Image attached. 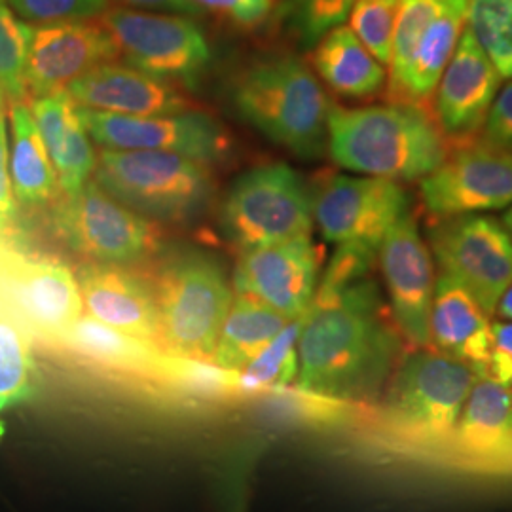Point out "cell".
Wrapping results in <instances>:
<instances>
[{"instance_id": "obj_1", "label": "cell", "mask_w": 512, "mask_h": 512, "mask_svg": "<svg viewBox=\"0 0 512 512\" xmlns=\"http://www.w3.org/2000/svg\"><path fill=\"white\" fill-rule=\"evenodd\" d=\"M404 344L370 275L346 285L319 283L302 317L296 385L327 401H374L403 359Z\"/></svg>"}, {"instance_id": "obj_2", "label": "cell", "mask_w": 512, "mask_h": 512, "mask_svg": "<svg viewBox=\"0 0 512 512\" xmlns=\"http://www.w3.org/2000/svg\"><path fill=\"white\" fill-rule=\"evenodd\" d=\"M327 148L334 164L395 183L425 179L450 154L435 116L412 105H332Z\"/></svg>"}, {"instance_id": "obj_3", "label": "cell", "mask_w": 512, "mask_h": 512, "mask_svg": "<svg viewBox=\"0 0 512 512\" xmlns=\"http://www.w3.org/2000/svg\"><path fill=\"white\" fill-rule=\"evenodd\" d=\"M232 101L239 116L277 147L304 160L323 156L332 103L300 57L258 59L239 74Z\"/></svg>"}, {"instance_id": "obj_4", "label": "cell", "mask_w": 512, "mask_h": 512, "mask_svg": "<svg viewBox=\"0 0 512 512\" xmlns=\"http://www.w3.org/2000/svg\"><path fill=\"white\" fill-rule=\"evenodd\" d=\"M476 380L473 366L439 349H406L387 384V439L408 450L446 452Z\"/></svg>"}, {"instance_id": "obj_5", "label": "cell", "mask_w": 512, "mask_h": 512, "mask_svg": "<svg viewBox=\"0 0 512 512\" xmlns=\"http://www.w3.org/2000/svg\"><path fill=\"white\" fill-rule=\"evenodd\" d=\"M160 348L169 355L211 361L234 291L219 264L200 253L173 256L150 277Z\"/></svg>"}, {"instance_id": "obj_6", "label": "cell", "mask_w": 512, "mask_h": 512, "mask_svg": "<svg viewBox=\"0 0 512 512\" xmlns=\"http://www.w3.org/2000/svg\"><path fill=\"white\" fill-rule=\"evenodd\" d=\"M93 175L131 211L167 222L196 217L213 192L205 164L173 152L103 148Z\"/></svg>"}, {"instance_id": "obj_7", "label": "cell", "mask_w": 512, "mask_h": 512, "mask_svg": "<svg viewBox=\"0 0 512 512\" xmlns=\"http://www.w3.org/2000/svg\"><path fill=\"white\" fill-rule=\"evenodd\" d=\"M220 232L239 251L310 236L311 192L291 165L241 173L220 207Z\"/></svg>"}, {"instance_id": "obj_8", "label": "cell", "mask_w": 512, "mask_h": 512, "mask_svg": "<svg viewBox=\"0 0 512 512\" xmlns=\"http://www.w3.org/2000/svg\"><path fill=\"white\" fill-rule=\"evenodd\" d=\"M52 222L55 234L88 262L126 266L158 253L162 245L152 220L131 211L92 179L73 196H59Z\"/></svg>"}, {"instance_id": "obj_9", "label": "cell", "mask_w": 512, "mask_h": 512, "mask_svg": "<svg viewBox=\"0 0 512 512\" xmlns=\"http://www.w3.org/2000/svg\"><path fill=\"white\" fill-rule=\"evenodd\" d=\"M101 25L128 65L165 80L194 82L211 61L202 27L179 14H150L112 8Z\"/></svg>"}, {"instance_id": "obj_10", "label": "cell", "mask_w": 512, "mask_h": 512, "mask_svg": "<svg viewBox=\"0 0 512 512\" xmlns=\"http://www.w3.org/2000/svg\"><path fill=\"white\" fill-rule=\"evenodd\" d=\"M429 249L442 274L454 277L488 315L512 283V239L503 222L488 215L439 219Z\"/></svg>"}, {"instance_id": "obj_11", "label": "cell", "mask_w": 512, "mask_h": 512, "mask_svg": "<svg viewBox=\"0 0 512 512\" xmlns=\"http://www.w3.org/2000/svg\"><path fill=\"white\" fill-rule=\"evenodd\" d=\"M410 200L401 183L380 177L330 173L311 190V213L329 243H363L380 249L387 232L408 215Z\"/></svg>"}, {"instance_id": "obj_12", "label": "cell", "mask_w": 512, "mask_h": 512, "mask_svg": "<svg viewBox=\"0 0 512 512\" xmlns=\"http://www.w3.org/2000/svg\"><path fill=\"white\" fill-rule=\"evenodd\" d=\"M82 126L101 148L173 152L198 162H215L230 150V137L205 112L126 116L78 107Z\"/></svg>"}, {"instance_id": "obj_13", "label": "cell", "mask_w": 512, "mask_h": 512, "mask_svg": "<svg viewBox=\"0 0 512 512\" xmlns=\"http://www.w3.org/2000/svg\"><path fill=\"white\" fill-rule=\"evenodd\" d=\"M421 200L437 220L511 207V152L488 141L463 143L421 181Z\"/></svg>"}, {"instance_id": "obj_14", "label": "cell", "mask_w": 512, "mask_h": 512, "mask_svg": "<svg viewBox=\"0 0 512 512\" xmlns=\"http://www.w3.org/2000/svg\"><path fill=\"white\" fill-rule=\"evenodd\" d=\"M389 308L410 348H431V310L435 298V264L408 213L385 236L378 249Z\"/></svg>"}, {"instance_id": "obj_15", "label": "cell", "mask_w": 512, "mask_h": 512, "mask_svg": "<svg viewBox=\"0 0 512 512\" xmlns=\"http://www.w3.org/2000/svg\"><path fill=\"white\" fill-rule=\"evenodd\" d=\"M319 270L321 249L310 236H302L243 251L234 274V289L255 296L294 321L310 310Z\"/></svg>"}, {"instance_id": "obj_16", "label": "cell", "mask_w": 512, "mask_h": 512, "mask_svg": "<svg viewBox=\"0 0 512 512\" xmlns=\"http://www.w3.org/2000/svg\"><path fill=\"white\" fill-rule=\"evenodd\" d=\"M114 59L118 50L103 25L92 21L31 25L25 59L27 97L67 90L78 76Z\"/></svg>"}, {"instance_id": "obj_17", "label": "cell", "mask_w": 512, "mask_h": 512, "mask_svg": "<svg viewBox=\"0 0 512 512\" xmlns=\"http://www.w3.org/2000/svg\"><path fill=\"white\" fill-rule=\"evenodd\" d=\"M499 84L501 74L492 59L465 29L435 95V120L446 141L459 145L475 141L478 131L484 129Z\"/></svg>"}, {"instance_id": "obj_18", "label": "cell", "mask_w": 512, "mask_h": 512, "mask_svg": "<svg viewBox=\"0 0 512 512\" xmlns=\"http://www.w3.org/2000/svg\"><path fill=\"white\" fill-rule=\"evenodd\" d=\"M88 315L160 348L158 308L150 279L124 264L86 262L76 270Z\"/></svg>"}, {"instance_id": "obj_19", "label": "cell", "mask_w": 512, "mask_h": 512, "mask_svg": "<svg viewBox=\"0 0 512 512\" xmlns=\"http://www.w3.org/2000/svg\"><path fill=\"white\" fill-rule=\"evenodd\" d=\"M84 109L126 116H162L188 110V99L169 80L131 65L103 63L73 80L67 88Z\"/></svg>"}, {"instance_id": "obj_20", "label": "cell", "mask_w": 512, "mask_h": 512, "mask_svg": "<svg viewBox=\"0 0 512 512\" xmlns=\"http://www.w3.org/2000/svg\"><path fill=\"white\" fill-rule=\"evenodd\" d=\"M446 452L465 467L511 465L512 387L478 378Z\"/></svg>"}, {"instance_id": "obj_21", "label": "cell", "mask_w": 512, "mask_h": 512, "mask_svg": "<svg viewBox=\"0 0 512 512\" xmlns=\"http://www.w3.org/2000/svg\"><path fill=\"white\" fill-rule=\"evenodd\" d=\"M431 348L473 366L478 378L492 348L490 315L461 283L442 272L431 310Z\"/></svg>"}, {"instance_id": "obj_22", "label": "cell", "mask_w": 512, "mask_h": 512, "mask_svg": "<svg viewBox=\"0 0 512 512\" xmlns=\"http://www.w3.org/2000/svg\"><path fill=\"white\" fill-rule=\"evenodd\" d=\"M59 348L69 349L84 361L107 370L158 380H164L165 363L169 355L152 342L112 329L84 313L67 330Z\"/></svg>"}, {"instance_id": "obj_23", "label": "cell", "mask_w": 512, "mask_h": 512, "mask_svg": "<svg viewBox=\"0 0 512 512\" xmlns=\"http://www.w3.org/2000/svg\"><path fill=\"white\" fill-rule=\"evenodd\" d=\"M469 0H442L439 14L427 25L410 59L401 86L389 93L391 103L427 110L440 76L458 48Z\"/></svg>"}, {"instance_id": "obj_24", "label": "cell", "mask_w": 512, "mask_h": 512, "mask_svg": "<svg viewBox=\"0 0 512 512\" xmlns=\"http://www.w3.org/2000/svg\"><path fill=\"white\" fill-rule=\"evenodd\" d=\"M313 69L330 92L346 99L382 92L387 78L384 65L346 25H338L315 44Z\"/></svg>"}, {"instance_id": "obj_25", "label": "cell", "mask_w": 512, "mask_h": 512, "mask_svg": "<svg viewBox=\"0 0 512 512\" xmlns=\"http://www.w3.org/2000/svg\"><path fill=\"white\" fill-rule=\"evenodd\" d=\"M8 118L12 131L10 177L16 202L25 209H38L57 202L61 196L57 173L29 105L23 101L10 103Z\"/></svg>"}, {"instance_id": "obj_26", "label": "cell", "mask_w": 512, "mask_h": 512, "mask_svg": "<svg viewBox=\"0 0 512 512\" xmlns=\"http://www.w3.org/2000/svg\"><path fill=\"white\" fill-rule=\"evenodd\" d=\"M291 321L251 294L236 293L220 330L211 363L239 372Z\"/></svg>"}, {"instance_id": "obj_27", "label": "cell", "mask_w": 512, "mask_h": 512, "mask_svg": "<svg viewBox=\"0 0 512 512\" xmlns=\"http://www.w3.org/2000/svg\"><path fill=\"white\" fill-rule=\"evenodd\" d=\"M302 317L291 321L255 359L238 372L239 397L281 391L298 376V336Z\"/></svg>"}, {"instance_id": "obj_28", "label": "cell", "mask_w": 512, "mask_h": 512, "mask_svg": "<svg viewBox=\"0 0 512 512\" xmlns=\"http://www.w3.org/2000/svg\"><path fill=\"white\" fill-rule=\"evenodd\" d=\"M33 340L0 315V412L29 401L35 393Z\"/></svg>"}, {"instance_id": "obj_29", "label": "cell", "mask_w": 512, "mask_h": 512, "mask_svg": "<svg viewBox=\"0 0 512 512\" xmlns=\"http://www.w3.org/2000/svg\"><path fill=\"white\" fill-rule=\"evenodd\" d=\"M469 31L501 78H512V0H469Z\"/></svg>"}, {"instance_id": "obj_30", "label": "cell", "mask_w": 512, "mask_h": 512, "mask_svg": "<svg viewBox=\"0 0 512 512\" xmlns=\"http://www.w3.org/2000/svg\"><path fill=\"white\" fill-rule=\"evenodd\" d=\"M442 0H401L397 23L391 42L389 59V92L393 93L403 82L410 59L427 25L439 14Z\"/></svg>"}, {"instance_id": "obj_31", "label": "cell", "mask_w": 512, "mask_h": 512, "mask_svg": "<svg viewBox=\"0 0 512 512\" xmlns=\"http://www.w3.org/2000/svg\"><path fill=\"white\" fill-rule=\"evenodd\" d=\"M164 382L209 399L239 397L238 372L224 370L211 361L167 355Z\"/></svg>"}, {"instance_id": "obj_32", "label": "cell", "mask_w": 512, "mask_h": 512, "mask_svg": "<svg viewBox=\"0 0 512 512\" xmlns=\"http://www.w3.org/2000/svg\"><path fill=\"white\" fill-rule=\"evenodd\" d=\"M31 25L12 12L6 0H0V88L16 103L27 97L25 59Z\"/></svg>"}, {"instance_id": "obj_33", "label": "cell", "mask_w": 512, "mask_h": 512, "mask_svg": "<svg viewBox=\"0 0 512 512\" xmlns=\"http://www.w3.org/2000/svg\"><path fill=\"white\" fill-rule=\"evenodd\" d=\"M401 0H357L349 12V27L384 67L391 59V42Z\"/></svg>"}, {"instance_id": "obj_34", "label": "cell", "mask_w": 512, "mask_h": 512, "mask_svg": "<svg viewBox=\"0 0 512 512\" xmlns=\"http://www.w3.org/2000/svg\"><path fill=\"white\" fill-rule=\"evenodd\" d=\"M97 154L92 147L90 135L82 126L78 110H74L71 126L67 131L65 143L54 160L57 181L63 196H73L95 173Z\"/></svg>"}, {"instance_id": "obj_35", "label": "cell", "mask_w": 512, "mask_h": 512, "mask_svg": "<svg viewBox=\"0 0 512 512\" xmlns=\"http://www.w3.org/2000/svg\"><path fill=\"white\" fill-rule=\"evenodd\" d=\"M357 0H291L289 18L298 40L310 48L349 18Z\"/></svg>"}, {"instance_id": "obj_36", "label": "cell", "mask_w": 512, "mask_h": 512, "mask_svg": "<svg viewBox=\"0 0 512 512\" xmlns=\"http://www.w3.org/2000/svg\"><path fill=\"white\" fill-rule=\"evenodd\" d=\"M12 12L27 25L74 23L103 16L110 0H6Z\"/></svg>"}, {"instance_id": "obj_37", "label": "cell", "mask_w": 512, "mask_h": 512, "mask_svg": "<svg viewBox=\"0 0 512 512\" xmlns=\"http://www.w3.org/2000/svg\"><path fill=\"white\" fill-rule=\"evenodd\" d=\"M8 118L0 110V241L6 245L18 243V202L10 177V145H8Z\"/></svg>"}, {"instance_id": "obj_38", "label": "cell", "mask_w": 512, "mask_h": 512, "mask_svg": "<svg viewBox=\"0 0 512 512\" xmlns=\"http://www.w3.org/2000/svg\"><path fill=\"white\" fill-rule=\"evenodd\" d=\"M194 14H217L238 25L251 27L262 23L272 12V0H186Z\"/></svg>"}, {"instance_id": "obj_39", "label": "cell", "mask_w": 512, "mask_h": 512, "mask_svg": "<svg viewBox=\"0 0 512 512\" xmlns=\"http://www.w3.org/2000/svg\"><path fill=\"white\" fill-rule=\"evenodd\" d=\"M480 378L512 387V321L492 323V348Z\"/></svg>"}, {"instance_id": "obj_40", "label": "cell", "mask_w": 512, "mask_h": 512, "mask_svg": "<svg viewBox=\"0 0 512 512\" xmlns=\"http://www.w3.org/2000/svg\"><path fill=\"white\" fill-rule=\"evenodd\" d=\"M484 139L512 154V78L495 95L494 105L484 124Z\"/></svg>"}, {"instance_id": "obj_41", "label": "cell", "mask_w": 512, "mask_h": 512, "mask_svg": "<svg viewBox=\"0 0 512 512\" xmlns=\"http://www.w3.org/2000/svg\"><path fill=\"white\" fill-rule=\"evenodd\" d=\"M126 6L143 8L145 12H160V14H183V16H196L192 6L186 0H120Z\"/></svg>"}, {"instance_id": "obj_42", "label": "cell", "mask_w": 512, "mask_h": 512, "mask_svg": "<svg viewBox=\"0 0 512 512\" xmlns=\"http://www.w3.org/2000/svg\"><path fill=\"white\" fill-rule=\"evenodd\" d=\"M495 313L503 319V321H512V283L505 289V293L501 294Z\"/></svg>"}, {"instance_id": "obj_43", "label": "cell", "mask_w": 512, "mask_h": 512, "mask_svg": "<svg viewBox=\"0 0 512 512\" xmlns=\"http://www.w3.org/2000/svg\"><path fill=\"white\" fill-rule=\"evenodd\" d=\"M503 226L507 228V232H509V236L512 239V205L511 209L505 213V217H503Z\"/></svg>"}, {"instance_id": "obj_44", "label": "cell", "mask_w": 512, "mask_h": 512, "mask_svg": "<svg viewBox=\"0 0 512 512\" xmlns=\"http://www.w3.org/2000/svg\"><path fill=\"white\" fill-rule=\"evenodd\" d=\"M4 103H6V95H4L2 88H0V110H4Z\"/></svg>"}, {"instance_id": "obj_45", "label": "cell", "mask_w": 512, "mask_h": 512, "mask_svg": "<svg viewBox=\"0 0 512 512\" xmlns=\"http://www.w3.org/2000/svg\"><path fill=\"white\" fill-rule=\"evenodd\" d=\"M2 435H4V425L0 423V439H2Z\"/></svg>"}]
</instances>
